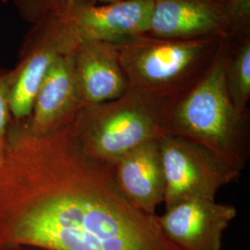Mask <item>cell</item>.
Wrapping results in <instances>:
<instances>
[{
  "label": "cell",
  "instance_id": "1",
  "mask_svg": "<svg viewBox=\"0 0 250 250\" xmlns=\"http://www.w3.org/2000/svg\"><path fill=\"white\" fill-rule=\"evenodd\" d=\"M182 250L135 208L113 167L83 151L72 124L44 135L11 123L0 162V249Z\"/></svg>",
  "mask_w": 250,
  "mask_h": 250
},
{
  "label": "cell",
  "instance_id": "13",
  "mask_svg": "<svg viewBox=\"0 0 250 250\" xmlns=\"http://www.w3.org/2000/svg\"><path fill=\"white\" fill-rule=\"evenodd\" d=\"M226 85L232 105L241 116H249L250 99V39L246 37L234 53L229 54Z\"/></svg>",
  "mask_w": 250,
  "mask_h": 250
},
{
  "label": "cell",
  "instance_id": "19",
  "mask_svg": "<svg viewBox=\"0 0 250 250\" xmlns=\"http://www.w3.org/2000/svg\"><path fill=\"white\" fill-rule=\"evenodd\" d=\"M217 1H220V2H223V3H225V1H226V0H217Z\"/></svg>",
  "mask_w": 250,
  "mask_h": 250
},
{
  "label": "cell",
  "instance_id": "15",
  "mask_svg": "<svg viewBox=\"0 0 250 250\" xmlns=\"http://www.w3.org/2000/svg\"><path fill=\"white\" fill-rule=\"evenodd\" d=\"M12 70H0V145L7 142L9 127L12 122L9 107V91Z\"/></svg>",
  "mask_w": 250,
  "mask_h": 250
},
{
  "label": "cell",
  "instance_id": "9",
  "mask_svg": "<svg viewBox=\"0 0 250 250\" xmlns=\"http://www.w3.org/2000/svg\"><path fill=\"white\" fill-rule=\"evenodd\" d=\"M146 35L170 40L225 39L231 26L223 2L153 0Z\"/></svg>",
  "mask_w": 250,
  "mask_h": 250
},
{
  "label": "cell",
  "instance_id": "18",
  "mask_svg": "<svg viewBox=\"0 0 250 250\" xmlns=\"http://www.w3.org/2000/svg\"><path fill=\"white\" fill-rule=\"evenodd\" d=\"M7 143V142H6ZM6 143L3 144V145H0V162L3 159V156H4V151H5V147H6Z\"/></svg>",
  "mask_w": 250,
  "mask_h": 250
},
{
  "label": "cell",
  "instance_id": "8",
  "mask_svg": "<svg viewBox=\"0 0 250 250\" xmlns=\"http://www.w3.org/2000/svg\"><path fill=\"white\" fill-rule=\"evenodd\" d=\"M236 213L235 207L215 199H191L167 208L157 221L182 250H221L224 232Z\"/></svg>",
  "mask_w": 250,
  "mask_h": 250
},
{
  "label": "cell",
  "instance_id": "5",
  "mask_svg": "<svg viewBox=\"0 0 250 250\" xmlns=\"http://www.w3.org/2000/svg\"><path fill=\"white\" fill-rule=\"evenodd\" d=\"M81 41L72 22L59 12L32 24L21 45L18 62L11 69L9 107L13 123H26L48 70L60 56L71 52Z\"/></svg>",
  "mask_w": 250,
  "mask_h": 250
},
{
  "label": "cell",
  "instance_id": "4",
  "mask_svg": "<svg viewBox=\"0 0 250 250\" xmlns=\"http://www.w3.org/2000/svg\"><path fill=\"white\" fill-rule=\"evenodd\" d=\"M224 41L146 35L117 45L128 89L163 100L174 98L202 74Z\"/></svg>",
  "mask_w": 250,
  "mask_h": 250
},
{
  "label": "cell",
  "instance_id": "12",
  "mask_svg": "<svg viewBox=\"0 0 250 250\" xmlns=\"http://www.w3.org/2000/svg\"><path fill=\"white\" fill-rule=\"evenodd\" d=\"M160 140L134 148L112 166L123 194L135 208L149 215H156L157 207L164 200L165 178Z\"/></svg>",
  "mask_w": 250,
  "mask_h": 250
},
{
  "label": "cell",
  "instance_id": "11",
  "mask_svg": "<svg viewBox=\"0 0 250 250\" xmlns=\"http://www.w3.org/2000/svg\"><path fill=\"white\" fill-rule=\"evenodd\" d=\"M72 64L85 105L121 98L128 90L115 44L83 40L72 49Z\"/></svg>",
  "mask_w": 250,
  "mask_h": 250
},
{
  "label": "cell",
  "instance_id": "14",
  "mask_svg": "<svg viewBox=\"0 0 250 250\" xmlns=\"http://www.w3.org/2000/svg\"><path fill=\"white\" fill-rule=\"evenodd\" d=\"M15 8L18 10L21 18L25 20L31 24L35 23L40 19L46 16L49 13L61 9L63 6L79 1V0H12ZM98 1V0H90ZM104 3H111L120 0H99Z\"/></svg>",
  "mask_w": 250,
  "mask_h": 250
},
{
  "label": "cell",
  "instance_id": "7",
  "mask_svg": "<svg viewBox=\"0 0 250 250\" xmlns=\"http://www.w3.org/2000/svg\"><path fill=\"white\" fill-rule=\"evenodd\" d=\"M153 0H120L97 5L90 0L69 3L54 11L72 22L81 40H96L115 45L148 31Z\"/></svg>",
  "mask_w": 250,
  "mask_h": 250
},
{
  "label": "cell",
  "instance_id": "16",
  "mask_svg": "<svg viewBox=\"0 0 250 250\" xmlns=\"http://www.w3.org/2000/svg\"><path fill=\"white\" fill-rule=\"evenodd\" d=\"M224 6L230 21L231 34L249 26L250 0H226Z\"/></svg>",
  "mask_w": 250,
  "mask_h": 250
},
{
  "label": "cell",
  "instance_id": "6",
  "mask_svg": "<svg viewBox=\"0 0 250 250\" xmlns=\"http://www.w3.org/2000/svg\"><path fill=\"white\" fill-rule=\"evenodd\" d=\"M160 146L165 208L191 199H215L222 188L240 178L241 171L198 144L167 134Z\"/></svg>",
  "mask_w": 250,
  "mask_h": 250
},
{
  "label": "cell",
  "instance_id": "17",
  "mask_svg": "<svg viewBox=\"0 0 250 250\" xmlns=\"http://www.w3.org/2000/svg\"><path fill=\"white\" fill-rule=\"evenodd\" d=\"M0 250H46L36 247L32 246H15V247H9V248H4L0 249Z\"/></svg>",
  "mask_w": 250,
  "mask_h": 250
},
{
  "label": "cell",
  "instance_id": "2",
  "mask_svg": "<svg viewBox=\"0 0 250 250\" xmlns=\"http://www.w3.org/2000/svg\"><path fill=\"white\" fill-rule=\"evenodd\" d=\"M229 54L224 45L188 88L164 103L167 134L198 144L239 171L250 156V116L239 115L226 85Z\"/></svg>",
  "mask_w": 250,
  "mask_h": 250
},
{
  "label": "cell",
  "instance_id": "3",
  "mask_svg": "<svg viewBox=\"0 0 250 250\" xmlns=\"http://www.w3.org/2000/svg\"><path fill=\"white\" fill-rule=\"evenodd\" d=\"M165 101L128 89L119 99L83 106L72 123L82 149L113 166L134 148L160 140L167 135Z\"/></svg>",
  "mask_w": 250,
  "mask_h": 250
},
{
  "label": "cell",
  "instance_id": "10",
  "mask_svg": "<svg viewBox=\"0 0 250 250\" xmlns=\"http://www.w3.org/2000/svg\"><path fill=\"white\" fill-rule=\"evenodd\" d=\"M72 51L56 60L42 82L31 116L23 123L29 133L44 135L56 132L72 124L84 106L74 73Z\"/></svg>",
  "mask_w": 250,
  "mask_h": 250
}]
</instances>
